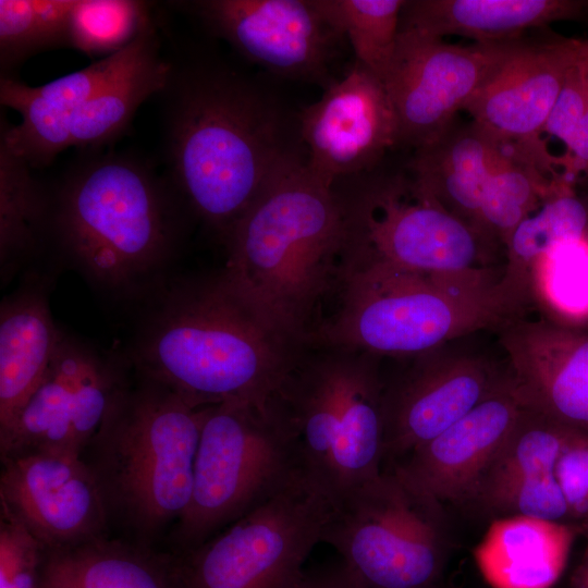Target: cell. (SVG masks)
<instances>
[{"label": "cell", "mask_w": 588, "mask_h": 588, "mask_svg": "<svg viewBox=\"0 0 588 588\" xmlns=\"http://www.w3.org/2000/svg\"><path fill=\"white\" fill-rule=\"evenodd\" d=\"M161 100L164 174L195 222L224 244L284 168L306 158L298 128L273 93L211 57L168 54Z\"/></svg>", "instance_id": "6da1fadb"}, {"label": "cell", "mask_w": 588, "mask_h": 588, "mask_svg": "<svg viewBox=\"0 0 588 588\" xmlns=\"http://www.w3.org/2000/svg\"><path fill=\"white\" fill-rule=\"evenodd\" d=\"M47 186L52 266L139 305L171 275L195 222L164 173L125 152L83 151Z\"/></svg>", "instance_id": "7a4b0ae2"}, {"label": "cell", "mask_w": 588, "mask_h": 588, "mask_svg": "<svg viewBox=\"0 0 588 588\" xmlns=\"http://www.w3.org/2000/svg\"><path fill=\"white\" fill-rule=\"evenodd\" d=\"M125 355L194 408L267 402L306 344L270 323L222 271L172 277L139 305Z\"/></svg>", "instance_id": "3957f363"}, {"label": "cell", "mask_w": 588, "mask_h": 588, "mask_svg": "<svg viewBox=\"0 0 588 588\" xmlns=\"http://www.w3.org/2000/svg\"><path fill=\"white\" fill-rule=\"evenodd\" d=\"M221 270L234 290L290 339L305 344L324 298L340 286L345 219L335 184L306 158L279 172L232 229Z\"/></svg>", "instance_id": "277c9868"}, {"label": "cell", "mask_w": 588, "mask_h": 588, "mask_svg": "<svg viewBox=\"0 0 588 588\" xmlns=\"http://www.w3.org/2000/svg\"><path fill=\"white\" fill-rule=\"evenodd\" d=\"M203 407L134 371L82 453L123 538L157 547L191 499Z\"/></svg>", "instance_id": "5b68a950"}, {"label": "cell", "mask_w": 588, "mask_h": 588, "mask_svg": "<svg viewBox=\"0 0 588 588\" xmlns=\"http://www.w3.org/2000/svg\"><path fill=\"white\" fill-rule=\"evenodd\" d=\"M336 310L308 342L405 359L481 330L501 329L527 308L487 268L421 272L387 266L345 271Z\"/></svg>", "instance_id": "8992f818"}, {"label": "cell", "mask_w": 588, "mask_h": 588, "mask_svg": "<svg viewBox=\"0 0 588 588\" xmlns=\"http://www.w3.org/2000/svg\"><path fill=\"white\" fill-rule=\"evenodd\" d=\"M383 358L308 342L266 408L332 507L382 471Z\"/></svg>", "instance_id": "52a82bcc"}, {"label": "cell", "mask_w": 588, "mask_h": 588, "mask_svg": "<svg viewBox=\"0 0 588 588\" xmlns=\"http://www.w3.org/2000/svg\"><path fill=\"white\" fill-rule=\"evenodd\" d=\"M381 166V164H380ZM354 176L355 187L336 188L345 219L343 272L387 266L421 272L487 268L494 248L448 211L413 176L399 170Z\"/></svg>", "instance_id": "ba28073f"}, {"label": "cell", "mask_w": 588, "mask_h": 588, "mask_svg": "<svg viewBox=\"0 0 588 588\" xmlns=\"http://www.w3.org/2000/svg\"><path fill=\"white\" fill-rule=\"evenodd\" d=\"M267 408L243 402L203 407L189 503L167 540L188 552L271 497L296 470Z\"/></svg>", "instance_id": "9c48e42d"}, {"label": "cell", "mask_w": 588, "mask_h": 588, "mask_svg": "<svg viewBox=\"0 0 588 588\" xmlns=\"http://www.w3.org/2000/svg\"><path fill=\"white\" fill-rule=\"evenodd\" d=\"M441 513L391 464L332 507L321 542L369 588H432L445 560Z\"/></svg>", "instance_id": "30bf717a"}, {"label": "cell", "mask_w": 588, "mask_h": 588, "mask_svg": "<svg viewBox=\"0 0 588 588\" xmlns=\"http://www.w3.org/2000/svg\"><path fill=\"white\" fill-rule=\"evenodd\" d=\"M331 512L328 497L296 469L261 504L177 554L184 588H291Z\"/></svg>", "instance_id": "8fae6325"}, {"label": "cell", "mask_w": 588, "mask_h": 588, "mask_svg": "<svg viewBox=\"0 0 588 588\" xmlns=\"http://www.w3.org/2000/svg\"><path fill=\"white\" fill-rule=\"evenodd\" d=\"M131 372L125 354L62 330L41 381L0 431V458L29 453L82 456Z\"/></svg>", "instance_id": "7c38bea8"}, {"label": "cell", "mask_w": 588, "mask_h": 588, "mask_svg": "<svg viewBox=\"0 0 588 588\" xmlns=\"http://www.w3.org/2000/svg\"><path fill=\"white\" fill-rule=\"evenodd\" d=\"M517 40L463 46L401 29L382 77L396 118L399 147L416 150L439 138Z\"/></svg>", "instance_id": "4fadbf2b"}, {"label": "cell", "mask_w": 588, "mask_h": 588, "mask_svg": "<svg viewBox=\"0 0 588 588\" xmlns=\"http://www.w3.org/2000/svg\"><path fill=\"white\" fill-rule=\"evenodd\" d=\"M465 338L403 359V371L385 382L384 460L391 464L441 434L506 378V365L500 369Z\"/></svg>", "instance_id": "5bb4252c"}, {"label": "cell", "mask_w": 588, "mask_h": 588, "mask_svg": "<svg viewBox=\"0 0 588 588\" xmlns=\"http://www.w3.org/2000/svg\"><path fill=\"white\" fill-rule=\"evenodd\" d=\"M208 33L246 60L277 76L320 85L333 79L330 64L343 39L321 16L314 0L172 1Z\"/></svg>", "instance_id": "9a60e30c"}, {"label": "cell", "mask_w": 588, "mask_h": 588, "mask_svg": "<svg viewBox=\"0 0 588 588\" xmlns=\"http://www.w3.org/2000/svg\"><path fill=\"white\" fill-rule=\"evenodd\" d=\"M298 128L307 168L331 185L375 170L399 147L384 84L357 61L298 113Z\"/></svg>", "instance_id": "2e32d148"}, {"label": "cell", "mask_w": 588, "mask_h": 588, "mask_svg": "<svg viewBox=\"0 0 588 588\" xmlns=\"http://www.w3.org/2000/svg\"><path fill=\"white\" fill-rule=\"evenodd\" d=\"M0 505L45 551L110 536L100 490L79 455L29 453L1 458Z\"/></svg>", "instance_id": "e0dca14e"}, {"label": "cell", "mask_w": 588, "mask_h": 588, "mask_svg": "<svg viewBox=\"0 0 588 588\" xmlns=\"http://www.w3.org/2000/svg\"><path fill=\"white\" fill-rule=\"evenodd\" d=\"M583 40L518 39L463 111L502 145L544 150L540 135Z\"/></svg>", "instance_id": "ac0fdd59"}, {"label": "cell", "mask_w": 588, "mask_h": 588, "mask_svg": "<svg viewBox=\"0 0 588 588\" xmlns=\"http://www.w3.org/2000/svg\"><path fill=\"white\" fill-rule=\"evenodd\" d=\"M498 331L523 404L588 433V329L524 316Z\"/></svg>", "instance_id": "d6986e66"}, {"label": "cell", "mask_w": 588, "mask_h": 588, "mask_svg": "<svg viewBox=\"0 0 588 588\" xmlns=\"http://www.w3.org/2000/svg\"><path fill=\"white\" fill-rule=\"evenodd\" d=\"M155 19L121 51L40 86L17 78H0V102L15 110L21 122L1 117L0 139L33 170L49 166L66 149L71 123L91 99L142 56L158 33Z\"/></svg>", "instance_id": "ffe728a7"}, {"label": "cell", "mask_w": 588, "mask_h": 588, "mask_svg": "<svg viewBox=\"0 0 588 588\" xmlns=\"http://www.w3.org/2000/svg\"><path fill=\"white\" fill-rule=\"evenodd\" d=\"M525 405L509 372L483 401L441 434L396 464L406 479L438 505L471 501L482 475Z\"/></svg>", "instance_id": "44dd1931"}, {"label": "cell", "mask_w": 588, "mask_h": 588, "mask_svg": "<svg viewBox=\"0 0 588 588\" xmlns=\"http://www.w3.org/2000/svg\"><path fill=\"white\" fill-rule=\"evenodd\" d=\"M58 271L34 270L0 306V431L8 428L35 391L57 350L61 329L51 316L49 293Z\"/></svg>", "instance_id": "7402d4cb"}, {"label": "cell", "mask_w": 588, "mask_h": 588, "mask_svg": "<svg viewBox=\"0 0 588 588\" xmlns=\"http://www.w3.org/2000/svg\"><path fill=\"white\" fill-rule=\"evenodd\" d=\"M560 21H588V0H406L400 30L494 42Z\"/></svg>", "instance_id": "603a6c76"}, {"label": "cell", "mask_w": 588, "mask_h": 588, "mask_svg": "<svg viewBox=\"0 0 588 588\" xmlns=\"http://www.w3.org/2000/svg\"><path fill=\"white\" fill-rule=\"evenodd\" d=\"M37 588H184L177 554L106 536L44 551Z\"/></svg>", "instance_id": "cb8c5ba5"}, {"label": "cell", "mask_w": 588, "mask_h": 588, "mask_svg": "<svg viewBox=\"0 0 588 588\" xmlns=\"http://www.w3.org/2000/svg\"><path fill=\"white\" fill-rule=\"evenodd\" d=\"M504 154L505 145L473 120L454 121L434 142L413 150L406 167L448 211L479 233L482 197Z\"/></svg>", "instance_id": "d4e9b609"}, {"label": "cell", "mask_w": 588, "mask_h": 588, "mask_svg": "<svg viewBox=\"0 0 588 588\" xmlns=\"http://www.w3.org/2000/svg\"><path fill=\"white\" fill-rule=\"evenodd\" d=\"M581 526L524 516L502 517L475 551L477 565L493 588H551L563 572Z\"/></svg>", "instance_id": "484cf974"}, {"label": "cell", "mask_w": 588, "mask_h": 588, "mask_svg": "<svg viewBox=\"0 0 588 588\" xmlns=\"http://www.w3.org/2000/svg\"><path fill=\"white\" fill-rule=\"evenodd\" d=\"M46 183L0 139V274L2 284L30 271L54 269L47 247Z\"/></svg>", "instance_id": "4316f807"}, {"label": "cell", "mask_w": 588, "mask_h": 588, "mask_svg": "<svg viewBox=\"0 0 588 588\" xmlns=\"http://www.w3.org/2000/svg\"><path fill=\"white\" fill-rule=\"evenodd\" d=\"M577 240H588V200L563 177L540 207L511 233L504 247L502 284L530 305L531 274L537 262L556 245Z\"/></svg>", "instance_id": "83f0119b"}, {"label": "cell", "mask_w": 588, "mask_h": 588, "mask_svg": "<svg viewBox=\"0 0 588 588\" xmlns=\"http://www.w3.org/2000/svg\"><path fill=\"white\" fill-rule=\"evenodd\" d=\"M553 163L535 151L505 145L479 211V233L491 247H505L513 230L554 191L563 175L553 171Z\"/></svg>", "instance_id": "f1b7e54d"}, {"label": "cell", "mask_w": 588, "mask_h": 588, "mask_svg": "<svg viewBox=\"0 0 588 588\" xmlns=\"http://www.w3.org/2000/svg\"><path fill=\"white\" fill-rule=\"evenodd\" d=\"M575 430L525 406L482 475L471 501L515 479L555 474L559 458Z\"/></svg>", "instance_id": "f546056e"}, {"label": "cell", "mask_w": 588, "mask_h": 588, "mask_svg": "<svg viewBox=\"0 0 588 588\" xmlns=\"http://www.w3.org/2000/svg\"><path fill=\"white\" fill-rule=\"evenodd\" d=\"M406 0H314L324 21L351 44L355 61L378 77L392 60Z\"/></svg>", "instance_id": "4dcf8cb0"}, {"label": "cell", "mask_w": 588, "mask_h": 588, "mask_svg": "<svg viewBox=\"0 0 588 588\" xmlns=\"http://www.w3.org/2000/svg\"><path fill=\"white\" fill-rule=\"evenodd\" d=\"M75 0H0V73L51 48H70V16Z\"/></svg>", "instance_id": "1f68e13d"}, {"label": "cell", "mask_w": 588, "mask_h": 588, "mask_svg": "<svg viewBox=\"0 0 588 588\" xmlns=\"http://www.w3.org/2000/svg\"><path fill=\"white\" fill-rule=\"evenodd\" d=\"M151 8V3L137 0H75L70 16V48L89 58L114 54L154 20Z\"/></svg>", "instance_id": "d6a6232c"}, {"label": "cell", "mask_w": 588, "mask_h": 588, "mask_svg": "<svg viewBox=\"0 0 588 588\" xmlns=\"http://www.w3.org/2000/svg\"><path fill=\"white\" fill-rule=\"evenodd\" d=\"M532 299L563 322L588 319V240L567 241L540 258L531 274Z\"/></svg>", "instance_id": "836d02e7"}, {"label": "cell", "mask_w": 588, "mask_h": 588, "mask_svg": "<svg viewBox=\"0 0 588 588\" xmlns=\"http://www.w3.org/2000/svg\"><path fill=\"white\" fill-rule=\"evenodd\" d=\"M542 133L565 146V157L561 161L568 180L574 182L578 176L588 175V63L583 46Z\"/></svg>", "instance_id": "e575fe53"}, {"label": "cell", "mask_w": 588, "mask_h": 588, "mask_svg": "<svg viewBox=\"0 0 588 588\" xmlns=\"http://www.w3.org/2000/svg\"><path fill=\"white\" fill-rule=\"evenodd\" d=\"M474 502L502 517L524 516L575 525L555 474L502 483L482 492Z\"/></svg>", "instance_id": "d590c367"}, {"label": "cell", "mask_w": 588, "mask_h": 588, "mask_svg": "<svg viewBox=\"0 0 588 588\" xmlns=\"http://www.w3.org/2000/svg\"><path fill=\"white\" fill-rule=\"evenodd\" d=\"M44 548L0 505V588H37Z\"/></svg>", "instance_id": "8d00e7d4"}, {"label": "cell", "mask_w": 588, "mask_h": 588, "mask_svg": "<svg viewBox=\"0 0 588 588\" xmlns=\"http://www.w3.org/2000/svg\"><path fill=\"white\" fill-rule=\"evenodd\" d=\"M555 477L575 525L588 528V433L575 430L555 467Z\"/></svg>", "instance_id": "74e56055"}, {"label": "cell", "mask_w": 588, "mask_h": 588, "mask_svg": "<svg viewBox=\"0 0 588 588\" xmlns=\"http://www.w3.org/2000/svg\"><path fill=\"white\" fill-rule=\"evenodd\" d=\"M291 588H369L359 580L341 561L338 565L307 573Z\"/></svg>", "instance_id": "f35d334b"}, {"label": "cell", "mask_w": 588, "mask_h": 588, "mask_svg": "<svg viewBox=\"0 0 588 588\" xmlns=\"http://www.w3.org/2000/svg\"><path fill=\"white\" fill-rule=\"evenodd\" d=\"M586 546L581 559L571 576V588H588V528L585 530Z\"/></svg>", "instance_id": "ab89813d"}, {"label": "cell", "mask_w": 588, "mask_h": 588, "mask_svg": "<svg viewBox=\"0 0 588 588\" xmlns=\"http://www.w3.org/2000/svg\"><path fill=\"white\" fill-rule=\"evenodd\" d=\"M583 52H584V56L586 58V61L588 63V39H585L584 40V44H583Z\"/></svg>", "instance_id": "60d3db41"}]
</instances>
